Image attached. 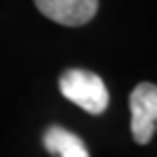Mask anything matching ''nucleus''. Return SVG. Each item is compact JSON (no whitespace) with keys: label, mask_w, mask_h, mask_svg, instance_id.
Here are the masks:
<instances>
[{"label":"nucleus","mask_w":157,"mask_h":157,"mask_svg":"<svg viewBox=\"0 0 157 157\" xmlns=\"http://www.w3.org/2000/svg\"><path fill=\"white\" fill-rule=\"evenodd\" d=\"M157 128V86L139 84L131 94V131L139 145H147Z\"/></svg>","instance_id":"obj_2"},{"label":"nucleus","mask_w":157,"mask_h":157,"mask_svg":"<svg viewBox=\"0 0 157 157\" xmlns=\"http://www.w3.org/2000/svg\"><path fill=\"white\" fill-rule=\"evenodd\" d=\"M59 90L67 100L90 114H102L108 106V90L102 78L84 70H67L59 78Z\"/></svg>","instance_id":"obj_1"},{"label":"nucleus","mask_w":157,"mask_h":157,"mask_svg":"<svg viewBox=\"0 0 157 157\" xmlns=\"http://www.w3.org/2000/svg\"><path fill=\"white\" fill-rule=\"evenodd\" d=\"M41 14L65 27L90 23L98 10V0H35Z\"/></svg>","instance_id":"obj_3"},{"label":"nucleus","mask_w":157,"mask_h":157,"mask_svg":"<svg viewBox=\"0 0 157 157\" xmlns=\"http://www.w3.org/2000/svg\"><path fill=\"white\" fill-rule=\"evenodd\" d=\"M45 147L49 153H55L59 157H90L80 137L61 127H51L45 133Z\"/></svg>","instance_id":"obj_4"}]
</instances>
